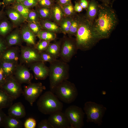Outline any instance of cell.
Listing matches in <instances>:
<instances>
[{
  "instance_id": "obj_37",
  "label": "cell",
  "mask_w": 128,
  "mask_h": 128,
  "mask_svg": "<svg viewBox=\"0 0 128 128\" xmlns=\"http://www.w3.org/2000/svg\"><path fill=\"white\" fill-rule=\"evenodd\" d=\"M27 26L30 30L36 36L41 30V26L39 23L28 22Z\"/></svg>"
},
{
  "instance_id": "obj_28",
  "label": "cell",
  "mask_w": 128,
  "mask_h": 128,
  "mask_svg": "<svg viewBox=\"0 0 128 128\" xmlns=\"http://www.w3.org/2000/svg\"><path fill=\"white\" fill-rule=\"evenodd\" d=\"M36 36L40 40L50 41L55 40L56 37L55 33L46 30H41Z\"/></svg>"
},
{
  "instance_id": "obj_26",
  "label": "cell",
  "mask_w": 128,
  "mask_h": 128,
  "mask_svg": "<svg viewBox=\"0 0 128 128\" xmlns=\"http://www.w3.org/2000/svg\"><path fill=\"white\" fill-rule=\"evenodd\" d=\"M61 43V42L59 41L50 43L45 51L57 59L59 57Z\"/></svg>"
},
{
  "instance_id": "obj_56",
  "label": "cell",
  "mask_w": 128,
  "mask_h": 128,
  "mask_svg": "<svg viewBox=\"0 0 128 128\" xmlns=\"http://www.w3.org/2000/svg\"></svg>"
},
{
  "instance_id": "obj_47",
  "label": "cell",
  "mask_w": 128,
  "mask_h": 128,
  "mask_svg": "<svg viewBox=\"0 0 128 128\" xmlns=\"http://www.w3.org/2000/svg\"><path fill=\"white\" fill-rule=\"evenodd\" d=\"M15 0H3V2L4 4L3 7L8 6L10 5H12L15 2Z\"/></svg>"
},
{
  "instance_id": "obj_50",
  "label": "cell",
  "mask_w": 128,
  "mask_h": 128,
  "mask_svg": "<svg viewBox=\"0 0 128 128\" xmlns=\"http://www.w3.org/2000/svg\"><path fill=\"white\" fill-rule=\"evenodd\" d=\"M102 2V4L110 5V0H100Z\"/></svg>"
},
{
  "instance_id": "obj_29",
  "label": "cell",
  "mask_w": 128,
  "mask_h": 128,
  "mask_svg": "<svg viewBox=\"0 0 128 128\" xmlns=\"http://www.w3.org/2000/svg\"><path fill=\"white\" fill-rule=\"evenodd\" d=\"M17 10L26 19H27L28 14L31 10L28 8L21 3L15 2L11 7Z\"/></svg>"
},
{
  "instance_id": "obj_19",
  "label": "cell",
  "mask_w": 128,
  "mask_h": 128,
  "mask_svg": "<svg viewBox=\"0 0 128 128\" xmlns=\"http://www.w3.org/2000/svg\"><path fill=\"white\" fill-rule=\"evenodd\" d=\"M5 13L14 26L19 25L26 20L17 10L11 7L7 8Z\"/></svg>"
},
{
  "instance_id": "obj_8",
  "label": "cell",
  "mask_w": 128,
  "mask_h": 128,
  "mask_svg": "<svg viewBox=\"0 0 128 128\" xmlns=\"http://www.w3.org/2000/svg\"><path fill=\"white\" fill-rule=\"evenodd\" d=\"M46 89L41 83H32L25 86L22 94L25 99L32 106L34 102Z\"/></svg>"
},
{
  "instance_id": "obj_10",
  "label": "cell",
  "mask_w": 128,
  "mask_h": 128,
  "mask_svg": "<svg viewBox=\"0 0 128 128\" xmlns=\"http://www.w3.org/2000/svg\"><path fill=\"white\" fill-rule=\"evenodd\" d=\"M78 49L75 39L65 38L61 43L59 57L63 61L69 62Z\"/></svg>"
},
{
  "instance_id": "obj_39",
  "label": "cell",
  "mask_w": 128,
  "mask_h": 128,
  "mask_svg": "<svg viewBox=\"0 0 128 128\" xmlns=\"http://www.w3.org/2000/svg\"><path fill=\"white\" fill-rule=\"evenodd\" d=\"M38 128H53L48 119H44L42 120L38 123Z\"/></svg>"
},
{
  "instance_id": "obj_51",
  "label": "cell",
  "mask_w": 128,
  "mask_h": 128,
  "mask_svg": "<svg viewBox=\"0 0 128 128\" xmlns=\"http://www.w3.org/2000/svg\"><path fill=\"white\" fill-rule=\"evenodd\" d=\"M25 0H15V2L18 3H22Z\"/></svg>"
},
{
  "instance_id": "obj_42",
  "label": "cell",
  "mask_w": 128,
  "mask_h": 128,
  "mask_svg": "<svg viewBox=\"0 0 128 128\" xmlns=\"http://www.w3.org/2000/svg\"><path fill=\"white\" fill-rule=\"evenodd\" d=\"M8 47L5 38L0 36V55Z\"/></svg>"
},
{
  "instance_id": "obj_49",
  "label": "cell",
  "mask_w": 128,
  "mask_h": 128,
  "mask_svg": "<svg viewBox=\"0 0 128 128\" xmlns=\"http://www.w3.org/2000/svg\"><path fill=\"white\" fill-rule=\"evenodd\" d=\"M4 7H3L2 9L0 11V21L5 17V12L4 11Z\"/></svg>"
},
{
  "instance_id": "obj_45",
  "label": "cell",
  "mask_w": 128,
  "mask_h": 128,
  "mask_svg": "<svg viewBox=\"0 0 128 128\" xmlns=\"http://www.w3.org/2000/svg\"><path fill=\"white\" fill-rule=\"evenodd\" d=\"M6 116L2 109H0V127H2L4 120Z\"/></svg>"
},
{
  "instance_id": "obj_15",
  "label": "cell",
  "mask_w": 128,
  "mask_h": 128,
  "mask_svg": "<svg viewBox=\"0 0 128 128\" xmlns=\"http://www.w3.org/2000/svg\"><path fill=\"white\" fill-rule=\"evenodd\" d=\"M20 54V49L18 47H9L0 55V60L18 63Z\"/></svg>"
},
{
  "instance_id": "obj_32",
  "label": "cell",
  "mask_w": 128,
  "mask_h": 128,
  "mask_svg": "<svg viewBox=\"0 0 128 128\" xmlns=\"http://www.w3.org/2000/svg\"><path fill=\"white\" fill-rule=\"evenodd\" d=\"M79 23V16L73 18L68 34L70 36H76Z\"/></svg>"
},
{
  "instance_id": "obj_20",
  "label": "cell",
  "mask_w": 128,
  "mask_h": 128,
  "mask_svg": "<svg viewBox=\"0 0 128 128\" xmlns=\"http://www.w3.org/2000/svg\"><path fill=\"white\" fill-rule=\"evenodd\" d=\"M99 4L96 0H90L85 16L92 24L98 13Z\"/></svg>"
},
{
  "instance_id": "obj_55",
  "label": "cell",
  "mask_w": 128,
  "mask_h": 128,
  "mask_svg": "<svg viewBox=\"0 0 128 128\" xmlns=\"http://www.w3.org/2000/svg\"><path fill=\"white\" fill-rule=\"evenodd\" d=\"M37 0L38 1V2H39V1H41V0Z\"/></svg>"
},
{
  "instance_id": "obj_41",
  "label": "cell",
  "mask_w": 128,
  "mask_h": 128,
  "mask_svg": "<svg viewBox=\"0 0 128 128\" xmlns=\"http://www.w3.org/2000/svg\"><path fill=\"white\" fill-rule=\"evenodd\" d=\"M38 2L37 0H25L21 3L30 8L37 6L38 4Z\"/></svg>"
},
{
  "instance_id": "obj_48",
  "label": "cell",
  "mask_w": 128,
  "mask_h": 128,
  "mask_svg": "<svg viewBox=\"0 0 128 128\" xmlns=\"http://www.w3.org/2000/svg\"><path fill=\"white\" fill-rule=\"evenodd\" d=\"M57 3L60 6L64 5L71 2V0H56Z\"/></svg>"
},
{
  "instance_id": "obj_24",
  "label": "cell",
  "mask_w": 128,
  "mask_h": 128,
  "mask_svg": "<svg viewBox=\"0 0 128 128\" xmlns=\"http://www.w3.org/2000/svg\"><path fill=\"white\" fill-rule=\"evenodd\" d=\"M12 26L5 17L0 21V36L5 37L12 30Z\"/></svg>"
},
{
  "instance_id": "obj_7",
  "label": "cell",
  "mask_w": 128,
  "mask_h": 128,
  "mask_svg": "<svg viewBox=\"0 0 128 128\" xmlns=\"http://www.w3.org/2000/svg\"><path fill=\"white\" fill-rule=\"evenodd\" d=\"M64 113L68 119L70 128L83 127L85 114L81 108L75 105H71L66 109Z\"/></svg>"
},
{
  "instance_id": "obj_23",
  "label": "cell",
  "mask_w": 128,
  "mask_h": 128,
  "mask_svg": "<svg viewBox=\"0 0 128 128\" xmlns=\"http://www.w3.org/2000/svg\"><path fill=\"white\" fill-rule=\"evenodd\" d=\"M14 99L0 89V109L9 108L13 104Z\"/></svg>"
},
{
  "instance_id": "obj_11",
  "label": "cell",
  "mask_w": 128,
  "mask_h": 128,
  "mask_svg": "<svg viewBox=\"0 0 128 128\" xmlns=\"http://www.w3.org/2000/svg\"><path fill=\"white\" fill-rule=\"evenodd\" d=\"M0 89L4 91L14 99L19 97L23 92L21 84L13 76L7 78Z\"/></svg>"
},
{
  "instance_id": "obj_54",
  "label": "cell",
  "mask_w": 128,
  "mask_h": 128,
  "mask_svg": "<svg viewBox=\"0 0 128 128\" xmlns=\"http://www.w3.org/2000/svg\"><path fill=\"white\" fill-rule=\"evenodd\" d=\"M114 0H113L111 4V6L112 7V4L113 3V2H114Z\"/></svg>"
},
{
  "instance_id": "obj_17",
  "label": "cell",
  "mask_w": 128,
  "mask_h": 128,
  "mask_svg": "<svg viewBox=\"0 0 128 128\" xmlns=\"http://www.w3.org/2000/svg\"><path fill=\"white\" fill-rule=\"evenodd\" d=\"M23 41L27 46H35L36 44V36L29 29L28 26L23 27L20 31Z\"/></svg>"
},
{
  "instance_id": "obj_21",
  "label": "cell",
  "mask_w": 128,
  "mask_h": 128,
  "mask_svg": "<svg viewBox=\"0 0 128 128\" xmlns=\"http://www.w3.org/2000/svg\"><path fill=\"white\" fill-rule=\"evenodd\" d=\"M18 63L0 60V66L3 70L7 78L14 75Z\"/></svg>"
},
{
  "instance_id": "obj_52",
  "label": "cell",
  "mask_w": 128,
  "mask_h": 128,
  "mask_svg": "<svg viewBox=\"0 0 128 128\" xmlns=\"http://www.w3.org/2000/svg\"><path fill=\"white\" fill-rule=\"evenodd\" d=\"M106 92L105 91H103L102 92V94L105 95L106 94Z\"/></svg>"
},
{
  "instance_id": "obj_43",
  "label": "cell",
  "mask_w": 128,
  "mask_h": 128,
  "mask_svg": "<svg viewBox=\"0 0 128 128\" xmlns=\"http://www.w3.org/2000/svg\"><path fill=\"white\" fill-rule=\"evenodd\" d=\"M7 78L3 70L0 66V88L5 82Z\"/></svg>"
},
{
  "instance_id": "obj_53",
  "label": "cell",
  "mask_w": 128,
  "mask_h": 128,
  "mask_svg": "<svg viewBox=\"0 0 128 128\" xmlns=\"http://www.w3.org/2000/svg\"><path fill=\"white\" fill-rule=\"evenodd\" d=\"M4 5V4L3 2H0V6L3 5Z\"/></svg>"
},
{
  "instance_id": "obj_30",
  "label": "cell",
  "mask_w": 128,
  "mask_h": 128,
  "mask_svg": "<svg viewBox=\"0 0 128 128\" xmlns=\"http://www.w3.org/2000/svg\"><path fill=\"white\" fill-rule=\"evenodd\" d=\"M73 18H63L60 22V28L64 34L68 33Z\"/></svg>"
},
{
  "instance_id": "obj_34",
  "label": "cell",
  "mask_w": 128,
  "mask_h": 128,
  "mask_svg": "<svg viewBox=\"0 0 128 128\" xmlns=\"http://www.w3.org/2000/svg\"><path fill=\"white\" fill-rule=\"evenodd\" d=\"M39 17L37 11L31 10L28 14L26 20L28 22L39 23L38 21Z\"/></svg>"
},
{
  "instance_id": "obj_3",
  "label": "cell",
  "mask_w": 128,
  "mask_h": 128,
  "mask_svg": "<svg viewBox=\"0 0 128 128\" xmlns=\"http://www.w3.org/2000/svg\"><path fill=\"white\" fill-rule=\"evenodd\" d=\"M68 63L56 59L50 63L49 76L51 91L53 93L56 87L69 78V66Z\"/></svg>"
},
{
  "instance_id": "obj_16",
  "label": "cell",
  "mask_w": 128,
  "mask_h": 128,
  "mask_svg": "<svg viewBox=\"0 0 128 128\" xmlns=\"http://www.w3.org/2000/svg\"><path fill=\"white\" fill-rule=\"evenodd\" d=\"M8 115L18 118L24 117L26 113L25 107L20 102L12 104L9 107L8 111Z\"/></svg>"
},
{
  "instance_id": "obj_2",
  "label": "cell",
  "mask_w": 128,
  "mask_h": 128,
  "mask_svg": "<svg viewBox=\"0 0 128 128\" xmlns=\"http://www.w3.org/2000/svg\"><path fill=\"white\" fill-rule=\"evenodd\" d=\"M92 24L85 16H79V25L75 36L78 49L89 50L99 41L93 32Z\"/></svg>"
},
{
  "instance_id": "obj_1",
  "label": "cell",
  "mask_w": 128,
  "mask_h": 128,
  "mask_svg": "<svg viewBox=\"0 0 128 128\" xmlns=\"http://www.w3.org/2000/svg\"><path fill=\"white\" fill-rule=\"evenodd\" d=\"M118 22L117 15L111 6L99 4L97 15L92 24L93 31L99 40L108 38Z\"/></svg>"
},
{
  "instance_id": "obj_12",
  "label": "cell",
  "mask_w": 128,
  "mask_h": 128,
  "mask_svg": "<svg viewBox=\"0 0 128 128\" xmlns=\"http://www.w3.org/2000/svg\"><path fill=\"white\" fill-rule=\"evenodd\" d=\"M50 115L48 119L53 128H70L68 119L62 111H56Z\"/></svg>"
},
{
  "instance_id": "obj_6",
  "label": "cell",
  "mask_w": 128,
  "mask_h": 128,
  "mask_svg": "<svg viewBox=\"0 0 128 128\" xmlns=\"http://www.w3.org/2000/svg\"><path fill=\"white\" fill-rule=\"evenodd\" d=\"M83 110L87 122H93L98 126L102 125V118L106 110V107L102 105L89 101L85 103Z\"/></svg>"
},
{
  "instance_id": "obj_36",
  "label": "cell",
  "mask_w": 128,
  "mask_h": 128,
  "mask_svg": "<svg viewBox=\"0 0 128 128\" xmlns=\"http://www.w3.org/2000/svg\"><path fill=\"white\" fill-rule=\"evenodd\" d=\"M63 13L67 16L72 15L74 13V6L71 2L66 5L61 6Z\"/></svg>"
},
{
  "instance_id": "obj_18",
  "label": "cell",
  "mask_w": 128,
  "mask_h": 128,
  "mask_svg": "<svg viewBox=\"0 0 128 128\" xmlns=\"http://www.w3.org/2000/svg\"><path fill=\"white\" fill-rule=\"evenodd\" d=\"M5 38L8 47L20 46L23 41L20 31L15 30L8 34Z\"/></svg>"
},
{
  "instance_id": "obj_22",
  "label": "cell",
  "mask_w": 128,
  "mask_h": 128,
  "mask_svg": "<svg viewBox=\"0 0 128 128\" xmlns=\"http://www.w3.org/2000/svg\"><path fill=\"white\" fill-rule=\"evenodd\" d=\"M23 124L20 119L8 115L4 120L2 127L5 128H21Z\"/></svg>"
},
{
  "instance_id": "obj_27",
  "label": "cell",
  "mask_w": 128,
  "mask_h": 128,
  "mask_svg": "<svg viewBox=\"0 0 128 128\" xmlns=\"http://www.w3.org/2000/svg\"><path fill=\"white\" fill-rule=\"evenodd\" d=\"M51 17L57 22H60L63 18L64 13L61 6L57 3L51 7Z\"/></svg>"
},
{
  "instance_id": "obj_38",
  "label": "cell",
  "mask_w": 128,
  "mask_h": 128,
  "mask_svg": "<svg viewBox=\"0 0 128 128\" xmlns=\"http://www.w3.org/2000/svg\"><path fill=\"white\" fill-rule=\"evenodd\" d=\"M36 120L33 118H29L27 119L24 123L25 128H35L36 126Z\"/></svg>"
},
{
  "instance_id": "obj_13",
  "label": "cell",
  "mask_w": 128,
  "mask_h": 128,
  "mask_svg": "<svg viewBox=\"0 0 128 128\" xmlns=\"http://www.w3.org/2000/svg\"><path fill=\"white\" fill-rule=\"evenodd\" d=\"M13 76L21 84H29L31 82L33 78V76L27 67L21 64L17 65Z\"/></svg>"
},
{
  "instance_id": "obj_40",
  "label": "cell",
  "mask_w": 128,
  "mask_h": 128,
  "mask_svg": "<svg viewBox=\"0 0 128 128\" xmlns=\"http://www.w3.org/2000/svg\"><path fill=\"white\" fill-rule=\"evenodd\" d=\"M53 0H42L38 2V4L41 7L50 8L54 5Z\"/></svg>"
},
{
  "instance_id": "obj_14",
  "label": "cell",
  "mask_w": 128,
  "mask_h": 128,
  "mask_svg": "<svg viewBox=\"0 0 128 128\" xmlns=\"http://www.w3.org/2000/svg\"><path fill=\"white\" fill-rule=\"evenodd\" d=\"M28 66L33 72L36 79L45 80L49 76V68L45 64L44 62L41 61L36 62Z\"/></svg>"
},
{
  "instance_id": "obj_35",
  "label": "cell",
  "mask_w": 128,
  "mask_h": 128,
  "mask_svg": "<svg viewBox=\"0 0 128 128\" xmlns=\"http://www.w3.org/2000/svg\"><path fill=\"white\" fill-rule=\"evenodd\" d=\"M41 61L44 62H47L50 63L57 59L45 51L40 52Z\"/></svg>"
},
{
  "instance_id": "obj_4",
  "label": "cell",
  "mask_w": 128,
  "mask_h": 128,
  "mask_svg": "<svg viewBox=\"0 0 128 128\" xmlns=\"http://www.w3.org/2000/svg\"><path fill=\"white\" fill-rule=\"evenodd\" d=\"M37 105L39 111L45 114L62 111L63 107V103L51 91H46L40 96Z\"/></svg>"
},
{
  "instance_id": "obj_25",
  "label": "cell",
  "mask_w": 128,
  "mask_h": 128,
  "mask_svg": "<svg viewBox=\"0 0 128 128\" xmlns=\"http://www.w3.org/2000/svg\"><path fill=\"white\" fill-rule=\"evenodd\" d=\"M40 24L41 27L46 30L55 33L61 31L60 27L57 24L47 19H44L41 21Z\"/></svg>"
},
{
  "instance_id": "obj_33",
  "label": "cell",
  "mask_w": 128,
  "mask_h": 128,
  "mask_svg": "<svg viewBox=\"0 0 128 128\" xmlns=\"http://www.w3.org/2000/svg\"><path fill=\"white\" fill-rule=\"evenodd\" d=\"M50 41H49L40 40L36 44L34 47L39 52L45 51L47 48L50 43Z\"/></svg>"
},
{
  "instance_id": "obj_9",
  "label": "cell",
  "mask_w": 128,
  "mask_h": 128,
  "mask_svg": "<svg viewBox=\"0 0 128 128\" xmlns=\"http://www.w3.org/2000/svg\"><path fill=\"white\" fill-rule=\"evenodd\" d=\"M19 61L21 64L27 65L35 62L41 61L40 52L34 46L27 45L21 46Z\"/></svg>"
},
{
  "instance_id": "obj_31",
  "label": "cell",
  "mask_w": 128,
  "mask_h": 128,
  "mask_svg": "<svg viewBox=\"0 0 128 128\" xmlns=\"http://www.w3.org/2000/svg\"><path fill=\"white\" fill-rule=\"evenodd\" d=\"M37 10L39 17L43 19H47L51 17V10L49 8L40 6Z\"/></svg>"
},
{
  "instance_id": "obj_46",
  "label": "cell",
  "mask_w": 128,
  "mask_h": 128,
  "mask_svg": "<svg viewBox=\"0 0 128 128\" xmlns=\"http://www.w3.org/2000/svg\"><path fill=\"white\" fill-rule=\"evenodd\" d=\"M74 8L75 11L78 12H80L82 11L83 9L79 2L76 1L75 2Z\"/></svg>"
},
{
  "instance_id": "obj_44",
  "label": "cell",
  "mask_w": 128,
  "mask_h": 128,
  "mask_svg": "<svg viewBox=\"0 0 128 128\" xmlns=\"http://www.w3.org/2000/svg\"><path fill=\"white\" fill-rule=\"evenodd\" d=\"M79 2L83 9H87L89 3L87 0H80Z\"/></svg>"
},
{
  "instance_id": "obj_5",
  "label": "cell",
  "mask_w": 128,
  "mask_h": 128,
  "mask_svg": "<svg viewBox=\"0 0 128 128\" xmlns=\"http://www.w3.org/2000/svg\"><path fill=\"white\" fill-rule=\"evenodd\" d=\"M54 93H55L59 100L67 104L73 102L78 95L75 85L68 80L63 81L58 85L55 88Z\"/></svg>"
}]
</instances>
